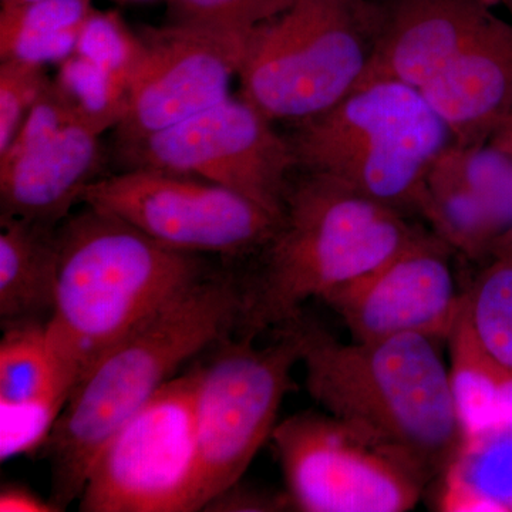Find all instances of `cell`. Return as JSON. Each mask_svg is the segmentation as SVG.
<instances>
[{
	"label": "cell",
	"instance_id": "30",
	"mask_svg": "<svg viewBox=\"0 0 512 512\" xmlns=\"http://www.w3.org/2000/svg\"><path fill=\"white\" fill-rule=\"evenodd\" d=\"M292 508L288 495H269L251 490L238 481L227 490L215 495L202 511L238 512V511H279Z\"/></svg>",
	"mask_w": 512,
	"mask_h": 512
},
{
	"label": "cell",
	"instance_id": "15",
	"mask_svg": "<svg viewBox=\"0 0 512 512\" xmlns=\"http://www.w3.org/2000/svg\"><path fill=\"white\" fill-rule=\"evenodd\" d=\"M375 2L380 33L363 83L399 80L420 89L494 16L490 0Z\"/></svg>",
	"mask_w": 512,
	"mask_h": 512
},
{
	"label": "cell",
	"instance_id": "25",
	"mask_svg": "<svg viewBox=\"0 0 512 512\" xmlns=\"http://www.w3.org/2000/svg\"><path fill=\"white\" fill-rule=\"evenodd\" d=\"M76 55L96 64L128 89L143 56V42L119 13L94 9L80 33Z\"/></svg>",
	"mask_w": 512,
	"mask_h": 512
},
{
	"label": "cell",
	"instance_id": "4",
	"mask_svg": "<svg viewBox=\"0 0 512 512\" xmlns=\"http://www.w3.org/2000/svg\"><path fill=\"white\" fill-rule=\"evenodd\" d=\"M423 225L323 175L299 171L286 194L274 235L244 281L239 335L255 338L302 315L402 249Z\"/></svg>",
	"mask_w": 512,
	"mask_h": 512
},
{
	"label": "cell",
	"instance_id": "31",
	"mask_svg": "<svg viewBox=\"0 0 512 512\" xmlns=\"http://www.w3.org/2000/svg\"><path fill=\"white\" fill-rule=\"evenodd\" d=\"M2 512H59L52 500H45L25 485H3L0 491Z\"/></svg>",
	"mask_w": 512,
	"mask_h": 512
},
{
	"label": "cell",
	"instance_id": "26",
	"mask_svg": "<svg viewBox=\"0 0 512 512\" xmlns=\"http://www.w3.org/2000/svg\"><path fill=\"white\" fill-rule=\"evenodd\" d=\"M70 390L57 389L22 403H0V460L35 453L45 447Z\"/></svg>",
	"mask_w": 512,
	"mask_h": 512
},
{
	"label": "cell",
	"instance_id": "17",
	"mask_svg": "<svg viewBox=\"0 0 512 512\" xmlns=\"http://www.w3.org/2000/svg\"><path fill=\"white\" fill-rule=\"evenodd\" d=\"M426 191L448 224L501 241L512 229V150L493 140L453 144L431 168Z\"/></svg>",
	"mask_w": 512,
	"mask_h": 512
},
{
	"label": "cell",
	"instance_id": "34",
	"mask_svg": "<svg viewBox=\"0 0 512 512\" xmlns=\"http://www.w3.org/2000/svg\"><path fill=\"white\" fill-rule=\"evenodd\" d=\"M501 3L507 8L508 12H510L512 18V0H500Z\"/></svg>",
	"mask_w": 512,
	"mask_h": 512
},
{
	"label": "cell",
	"instance_id": "1",
	"mask_svg": "<svg viewBox=\"0 0 512 512\" xmlns=\"http://www.w3.org/2000/svg\"><path fill=\"white\" fill-rule=\"evenodd\" d=\"M244 281L205 275L137 326L77 382L43 447L60 511L80 495L94 460L175 372L241 328Z\"/></svg>",
	"mask_w": 512,
	"mask_h": 512
},
{
	"label": "cell",
	"instance_id": "7",
	"mask_svg": "<svg viewBox=\"0 0 512 512\" xmlns=\"http://www.w3.org/2000/svg\"><path fill=\"white\" fill-rule=\"evenodd\" d=\"M271 440L298 511H409L433 480L409 454L326 412L288 417Z\"/></svg>",
	"mask_w": 512,
	"mask_h": 512
},
{
	"label": "cell",
	"instance_id": "13",
	"mask_svg": "<svg viewBox=\"0 0 512 512\" xmlns=\"http://www.w3.org/2000/svg\"><path fill=\"white\" fill-rule=\"evenodd\" d=\"M456 252L431 229L367 274L329 293L323 302L342 319L352 340L419 335L448 340L464 309L451 258Z\"/></svg>",
	"mask_w": 512,
	"mask_h": 512
},
{
	"label": "cell",
	"instance_id": "22",
	"mask_svg": "<svg viewBox=\"0 0 512 512\" xmlns=\"http://www.w3.org/2000/svg\"><path fill=\"white\" fill-rule=\"evenodd\" d=\"M47 323L3 329L0 342V403H22L57 389L72 392L74 379L57 362Z\"/></svg>",
	"mask_w": 512,
	"mask_h": 512
},
{
	"label": "cell",
	"instance_id": "18",
	"mask_svg": "<svg viewBox=\"0 0 512 512\" xmlns=\"http://www.w3.org/2000/svg\"><path fill=\"white\" fill-rule=\"evenodd\" d=\"M59 225L0 215L2 328L47 323L55 308Z\"/></svg>",
	"mask_w": 512,
	"mask_h": 512
},
{
	"label": "cell",
	"instance_id": "5",
	"mask_svg": "<svg viewBox=\"0 0 512 512\" xmlns=\"http://www.w3.org/2000/svg\"><path fill=\"white\" fill-rule=\"evenodd\" d=\"M299 171L402 212L419 215L433 165L454 140L417 87L370 80L286 134Z\"/></svg>",
	"mask_w": 512,
	"mask_h": 512
},
{
	"label": "cell",
	"instance_id": "19",
	"mask_svg": "<svg viewBox=\"0 0 512 512\" xmlns=\"http://www.w3.org/2000/svg\"><path fill=\"white\" fill-rule=\"evenodd\" d=\"M448 343V372L461 439L500 427L512 429V373L484 348L467 318L466 308L448 336Z\"/></svg>",
	"mask_w": 512,
	"mask_h": 512
},
{
	"label": "cell",
	"instance_id": "12",
	"mask_svg": "<svg viewBox=\"0 0 512 512\" xmlns=\"http://www.w3.org/2000/svg\"><path fill=\"white\" fill-rule=\"evenodd\" d=\"M143 56L128 87L117 146L190 119L228 99L248 35L167 23L138 32Z\"/></svg>",
	"mask_w": 512,
	"mask_h": 512
},
{
	"label": "cell",
	"instance_id": "28",
	"mask_svg": "<svg viewBox=\"0 0 512 512\" xmlns=\"http://www.w3.org/2000/svg\"><path fill=\"white\" fill-rule=\"evenodd\" d=\"M50 80L42 64L0 59V154L12 143Z\"/></svg>",
	"mask_w": 512,
	"mask_h": 512
},
{
	"label": "cell",
	"instance_id": "21",
	"mask_svg": "<svg viewBox=\"0 0 512 512\" xmlns=\"http://www.w3.org/2000/svg\"><path fill=\"white\" fill-rule=\"evenodd\" d=\"M93 0H35L0 8V59L60 64L76 53Z\"/></svg>",
	"mask_w": 512,
	"mask_h": 512
},
{
	"label": "cell",
	"instance_id": "33",
	"mask_svg": "<svg viewBox=\"0 0 512 512\" xmlns=\"http://www.w3.org/2000/svg\"><path fill=\"white\" fill-rule=\"evenodd\" d=\"M35 2V0H0V8L23 5V3Z\"/></svg>",
	"mask_w": 512,
	"mask_h": 512
},
{
	"label": "cell",
	"instance_id": "14",
	"mask_svg": "<svg viewBox=\"0 0 512 512\" xmlns=\"http://www.w3.org/2000/svg\"><path fill=\"white\" fill-rule=\"evenodd\" d=\"M454 144L487 143L512 111V25L493 16L420 87Z\"/></svg>",
	"mask_w": 512,
	"mask_h": 512
},
{
	"label": "cell",
	"instance_id": "3",
	"mask_svg": "<svg viewBox=\"0 0 512 512\" xmlns=\"http://www.w3.org/2000/svg\"><path fill=\"white\" fill-rule=\"evenodd\" d=\"M286 325L298 339L306 389L326 413L441 476L461 429L439 340L404 335L345 343L303 315Z\"/></svg>",
	"mask_w": 512,
	"mask_h": 512
},
{
	"label": "cell",
	"instance_id": "6",
	"mask_svg": "<svg viewBox=\"0 0 512 512\" xmlns=\"http://www.w3.org/2000/svg\"><path fill=\"white\" fill-rule=\"evenodd\" d=\"M379 33L375 0H293L249 33L239 97L276 126L315 119L365 82Z\"/></svg>",
	"mask_w": 512,
	"mask_h": 512
},
{
	"label": "cell",
	"instance_id": "32",
	"mask_svg": "<svg viewBox=\"0 0 512 512\" xmlns=\"http://www.w3.org/2000/svg\"><path fill=\"white\" fill-rule=\"evenodd\" d=\"M493 254H505L512 256V229L505 237L501 238L495 247Z\"/></svg>",
	"mask_w": 512,
	"mask_h": 512
},
{
	"label": "cell",
	"instance_id": "8",
	"mask_svg": "<svg viewBox=\"0 0 512 512\" xmlns=\"http://www.w3.org/2000/svg\"><path fill=\"white\" fill-rule=\"evenodd\" d=\"M201 365L175 376L100 451L83 512H194L201 507L195 390Z\"/></svg>",
	"mask_w": 512,
	"mask_h": 512
},
{
	"label": "cell",
	"instance_id": "24",
	"mask_svg": "<svg viewBox=\"0 0 512 512\" xmlns=\"http://www.w3.org/2000/svg\"><path fill=\"white\" fill-rule=\"evenodd\" d=\"M57 86L66 94L84 123L104 131L116 128L127 109L128 89L109 73L76 55L59 64Z\"/></svg>",
	"mask_w": 512,
	"mask_h": 512
},
{
	"label": "cell",
	"instance_id": "11",
	"mask_svg": "<svg viewBox=\"0 0 512 512\" xmlns=\"http://www.w3.org/2000/svg\"><path fill=\"white\" fill-rule=\"evenodd\" d=\"M128 168L192 175L238 192L282 215L298 173L288 136L241 97L229 96L133 143L117 146Z\"/></svg>",
	"mask_w": 512,
	"mask_h": 512
},
{
	"label": "cell",
	"instance_id": "16",
	"mask_svg": "<svg viewBox=\"0 0 512 512\" xmlns=\"http://www.w3.org/2000/svg\"><path fill=\"white\" fill-rule=\"evenodd\" d=\"M101 134L77 121L18 157L0 161V215L62 224L101 178Z\"/></svg>",
	"mask_w": 512,
	"mask_h": 512
},
{
	"label": "cell",
	"instance_id": "10",
	"mask_svg": "<svg viewBox=\"0 0 512 512\" xmlns=\"http://www.w3.org/2000/svg\"><path fill=\"white\" fill-rule=\"evenodd\" d=\"M82 202L121 218L165 247L228 258L258 255L281 220L238 192L156 168H128L101 177Z\"/></svg>",
	"mask_w": 512,
	"mask_h": 512
},
{
	"label": "cell",
	"instance_id": "2",
	"mask_svg": "<svg viewBox=\"0 0 512 512\" xmlns=\"http://www.w3.org/2000/svg\"><path fill=\"white\" fill-rule=\"evenodd\" d=\"M205 275L200 255L165 247L86 205L59 225L55 308L46 325L53 355L77 384L128 333Z\"/></svg>",
	"mask_w": 512,
	"mask_h": 512
},
{
	"label": "cell",
	"instance_id": "29",
	"mask_svg": "<svg viewBox=\"0 0 512 512\" xmlns=\"http://www.w3.org/2000/svg\"><path fill=\"white\" fill-rule=\"evenodd\" d=\"M77 121L82 119L76 109L57 86L55 80H50L45 92L40 94L28 116L23 120L12 143L0 154V161L18 157L19 154L25 153L29 148L37 146L47 138L56 136Z\"/></svg>",
	"mask_w": 512,
	"mask_h": 512
},
{
	"label": "cell",
	"instance_id": "23",
	"mask_svg": "<svg viewBox=\"0 0 512 512\" xmlns=\"http://www.w3.org/2000/svg\"><path fill=\"white\" fill-rule=\"evenodd\" d=\"M491 256L464 292V308L484 348L512 373V256Z\"/></svg>",
	"mask_w": 512,
	"mask_h": 512
},
{
	"label": "cell",
	"instance_id": "27",
	"mask_svg": "<svg viewBox=\"0 0 512 512\" xmlns=\"http://www.w3.org/2000/svg\"><path fill=\"white\" fill-rule=\"evenodd\" d=\"M293 0H167L168 23L248 35Z\"/></svg>",
	"mask_w": 512,
	"mask_h": 512
},
{
	"label": "cell",
	"instance_id": "9",
	"mask_svg": "<svg viewBox=\"0 0 512 512\" xmlns=\"http://www.w3.org/2000/svg\"><path fill=\"white\" fill-rule=\"evenodd\" d=\"M278 338L255 345V338L222 340V349L201 365L195 390V430L201 464V507L241 481L266 440L293 387L299 345L288 325Z\"/></svg>",
	"mask_w": 512,
	"mask_h": 512
},
{
	"label": "cell",
	"instance_id": "20",
	"mask_svg": "<svg viewBox=\"0 0 512 512\" xmlns=\"http://www.w3.org/2000/svg\"><path fill=\"white\" fill-rule=\"evenodd\" d=\"M441 511H512V429L464 437L441 473Z\"/></svg>",
	"mask_w": 512,
	"mask_h": 512
}]
</instances>
